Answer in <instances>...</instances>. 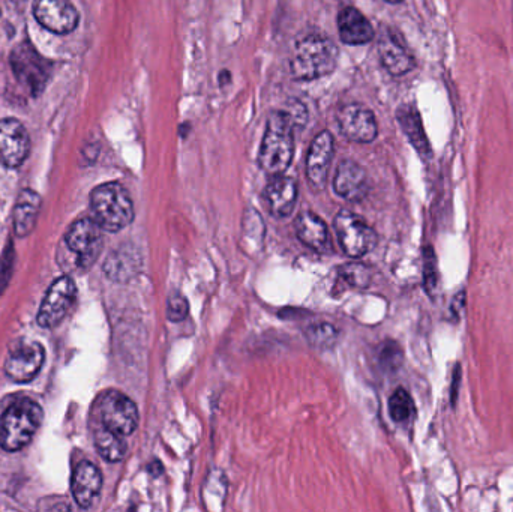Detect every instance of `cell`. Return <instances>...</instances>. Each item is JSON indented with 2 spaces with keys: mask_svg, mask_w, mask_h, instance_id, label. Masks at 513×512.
<instances>
[{
  "mask_svg": "<svg viewBox=\"0 0 513 512\" xmlns=\"http://www.w3.org/2000/svg\"><path fill=\"white\" fill-rule=\"evenodd\" d=\"M338 32L342 43L363 46L374 40L375 32L369 20L353 7L344 8L338 16Z\"/></svg>",
  "mask_w": 513,
  "mask_h": 512,
  "instance_id": "17",
  "label": "cell"
},
{
  "mask_svg": "<svg viewBox=\"0 0 513 512\" xmlns=\"http://www.w3.org/2000/svg\"><path fill=\"white\" fill-rule=\"evenodd\" d=\"M339 275L353 287L368 286L369 272L368 269L359 263H350L339 271Z\"/></svg>",
  "mask_w": 513,
  "mask_h": 512,
  "instance_id": "27",
  "label": "cell"
},
{
  "mask_svg": "<svg viewBox=\"0 0 513 512\" xmlns=\"http://www.w3.org/2000/svg\"><path fill=\"white\" fill-rule=\"evenodd\" d=\"M101 230L95 218H81L66 233V245L77 256L80 268L87 269L98 259L102 250Z\"/></svg>",
  "mask_w": 513,
  "mask_h": 512,
  "instance_id": "7",
  "label": "cell"
},
{
  "mask_svg": "<svg viewBox=\"0 0 513 512\" xmlns=\"http://www.w3.org/2000/svg\"><path fill=\"white\" fill-rule=\"evenodd\" d=\"M399 127L404 131L405 137L411 143L417 154L428 160L432 157L431 145L426 137L425 128H423L422 119L413 106H401L396 112Z\"/></svg>",
  "mask_w": 513,
  "mask_h": 512,
  "instance_id": "20",
  "label": "cell"
},
{
  "mask_svg": "<svg viewBox=\"0 0 513 512\" xmlns=\"http://www.w3.org/2000/svg\"><path fill=\"white\" fill-rule=\"evenodd\" d=\"M335 154V140L329 131H321L314 137L306 157V176L314 190L326 187L330 164Z\"/></svg>",
  "mask_w": 513,
  "mask_h": 512,
  "instance_id": "14",
  "label": "cell"
},
{
  "mask_svg": "<svg viewBox=\"0 0 513 512\" xmlns=\"http://www.w3.org/2000/svg\"><path fill=\"white\" fill-rule=\"evenodd\" d=\"M189 305L185 296L180 295L179 292L171 293L168 298L167 316L171 322H182L188 316Z\"/></svg>",
  "mask_w": 513,
  "mask_h": 512,
  "instance_id": "28",
  "label": "cell"
},
{
  "mask_svg": "<svg viewBox=\"0 0 513 512\" xmlns=\"http://www.w3.org/2000/svg\"><path fill=\"white\" fill-rule=\"evenodd\" d=\"M384 2H387V4H401V2H404V0H384Z\"/></svg>",
  "mask_w": 513,
  "mask_h": 512,
  "instance_id": "32",
  "label": "cell"
},
{
  "mask_svg": "<svg viewBox=\"0 0 513 512\" xmlns=\"http://www.w3.org/2000/svg\"><path fill=\"white\" fill-rule=\"evenodd\" d=\"M335 193L348 202H360L368 196L369 181L365 169L356 161L344 160L333 178Z\"/></svg>",
  "mask_w": 513,
  "mask_h": 512,
  "instance_id": "15",
  "label": "cell"
},
{
  "mask_svg": "<svg viewBox=\"0 0 513 512\" xmlns=\"http://www.w3.org/2000/svg\"><path fill=\"white\" fill-rule=\"evenodd\" d=\"M77 287L69 277H60L51 284L45 293L44 301L38 311V325L42 328H54L62 322L68 314L69 308L74 304Z\"/></svg>",
  "mask_w": 513,
  "mask_h": 512,
  "instance_id": "9",
  "label": "cell"
},
{
  "mask_svg": "<svg viewBox=\"0 0 513 512\" xmlns=\"http://www.w3.org/2000/svg\"><path fill=\"white\" fill-rule=\"evenodd\" d=\"M33 14L42 28L57 35L71 34L80 20L71 0H36Z\"/></svg>",
  "mask_w": 513,
  "mask_h": 512,
  "instance_id": "12",
  "label": "cell"
},
{
  "mask_svg": "<svg viewBox=\"0 0 513 512\" xmlns=\"http://www.w3.org/2000/svg\"><path fill=\"white\" fill-rule=\"evenodd\" d=\"M11 68L15 79L29 92L32 97H38L44 91L50 77V64L45 61L36 49L29 43H21L12 50Z\"/></svg>",
  "mask_w": 513,
  "mask_h": 512,
  "instance_id": "5",
  "label": "cell"
},
{
  "mask_svg": "<svg viewBox=\"0 0 513 512\" xmlns=\"http://www.w3.org/2000/svg\"><path fill=\"white\" fill-rule=\"evenodd\" d=\"M90 206L96 223L107 232H120L134 220L131 197L117 182H107L96 187L90 194Z\"/></svg>",
  "mask_w": 513,
  "mask_h": 512,
  "instance_id": "3",
  "label": "cell"
},
{
  "mask_svg": "<svg viewBox=\"0 0 513 512\" xmlns=\"http://www.w3.org/2000/svg\"><path fill=\"white\" fill-rule=\"evenodd\" d=\"M459 374H461V370H459V367H456L455 373H453V388H452L453 403H455L456 395H458Z\"/></svg>",
  "mask_w": 513,
  "mask_h": 512,
  "instance_id": "31",
  "label": "cell"
},
{
  "mask_svg": "<svg viewBox=\"0 0 513 512\" xmlns=\"http://www.w3.org/2000/svg\"><path fill=\"white\" fill-rule=\"evenodd\" d=\"M101 419L104 427L120 436H129L138 425L137 406L122 392H107L101 401Z\"/></svg>",
  "mask_w": 513,
  "mask_h": 512,
  "instance_id": "10",
  "label": "cell"
},
{
  "mask_svg": "<svg viewBox=\"0 0 513 512\" xmlns=\"http://www.w3.org/2000/svg\"><path fill=\"white\" fill-rule=\"evenodd\" d=\"M339 52L332 40L312 34L294 44L290 58L291 77L297 82H311L329 76L338 65Z\"/></svg>",
  "mask_w": 513,
  "mask_h": 512,
  "instance_id": "1",
  "label": "cell"
},
{
  "mask_svg": "<svg viewBox=\"0 0 513 512\" xmlns=\"http://www.w3.org/2000/svg\"><path fill=\"white\" fill-rule=\"evenodd\" d=\"M39 208H41V197L38 194L33 193L32 190H24L20 194L14 209V230L17 236L26 238L32 232Z\"/></svg>",
  "mask_w": 513,
  "mask_h": 512,
  "instance_id": "22",
  "label": "cell"
},
{
  "mask_svg": "<svg viewBox=\"0 0 513 512\" xmlns=\"http://www.w3.org/2000/svg\"><path fill=\"white\" fill-rule=\"evenodd\" d=\"M306 338L312 346L318 347V349H329L336 343L338 332L329 323H318V325L306 329Z\"/></svg>",
  "mask_w": 513,
  "mask_h": 512,
  "instance_id": "26",
  "label": "cell"
},
{
  "mask_svg": "<svg viewBox=\"0 0 513 512\" xmlns=\"http://www.w3.org/2000/svg\"><path fill=\"white\" fill-rule=\"evenodd\" d=\"M380 362L386 370H398L402 364V350L396 343H384L381 347Z\"/></svg>",
  "mask_w": 513,
  "mask_h": 512,
  "instance_id": "29",
  "label": "cell"
},
{
  "mask_svg": "<svg viewBox=\"0 0 513 512\" xmlns=\"http://www.w3.org/2000/svg\"><path fill=\"white\" fill-rule=\"evenodd\" d=\"M267 208L276 218H285L293 212L297 199V185L287 176H273L272 182L264 190Z\"/></svg>",
  "mask_w": 513,
  "mask_h": 512,
  "instance_id": "18",
  "label": "cell"
},
{
  "mask_svg": "<svg viewBox=\"0 0 513 512\" xmlns=\"http://www.w3.org/2000/svg\"><path fill=\"white\" fill-rule=\"evenodd\" d=\"M378 56L392 76H405L414 68L413 56L390 34H384L378 41Z\"/></svg>",
  "mask_w": 513,
  "mask_h": 512,
  "instance_id": "19",
  "label": "cell"
},
{
  "mask_svg": "<svg viewBox=\"0 0 513 512\" xmlns=\"http://www.w3.org/2000/svg\"><path fill=\"white\" fill-rule=\"evenodd\" d=\"M333 227L342 251L351 259L365 256L377 244V235L374 230L353 212H338L333 221Z\"/></svg>",
  "mask_w": 513,
  "mask_h": 512,
  "instance_id": "6",
  "label": "cell"
},
{
  "mask_svg": "<svg viewBox=\"0 0 513 512\" xmlns=\"http://www.w3.org/2000/svg\"><path fill=\"white\" fill-rule=\"evenodd\" d=\"M138 265H140V259H138L137 253L123 247L116 253L110 254L107 262H105L104 269L105 274L111 280L128 281L129 278L138 274Z\"/></svg>",
  "mask_w": 513,
  "mask_h": 512,
  "instance_id": "23",
  "label": "cell"
},
{
  "mask_svg": "<svg viewBox=\"0 0 513 512\" xmlns=\"http://www.w3.org/2000/svg\"><path fill=\"white\" fill-rule=\"evenodd\" d=\"M41 407L30 398L14 401L0 419V448L15 452L32 440L42 422Z\"/></svg>",
  "mask_w": 513,
  "mask_h": 512,
  "instance_id": "4",
  "label": "cell"
},
{
  "mask_svg": "<svg viewBox=\"0 0 513 512\" xmlns=\"http://www.w3.org/2000/svg\"><path fill=\"white\" fill-rule=\"evenodd\" d=\"M425 283L426 287L434 289L437 284V262H435L434 251L431 248L425 254Z\"/></svg>",
  "mask_w": 513,
  "mask_h": 512,
  "instance_id": "30",
  "label": "cell"
},
{
  "mask_svg": "<svg viewBox=\"0 0 513 512\" xmlns=\"http://www.w3.org/2000/svg\"><path fill=\"white\" fill-rule=\"evenodd\" d=\"M296 233L300 242L318 253L329 248V232L326 223L312 212H303L296 220Z\"/></svg>",
  "mask_w": 513,
  "mask_h": 512,
  "instance_id": "21",
  "label": "cell"
},
{
  "mask_svg": "<svg viewBox=\"0 0 513 512\" xmlns=\"http://www.w3.org/2000/svg\"><path fill=\"white\" fill-rule=\"evenodd\" d=\"M44 347L36 341L20 340L12 344L5 361V373L17 383H27L44 364Z\"/></svg>",
  "mask_w": 513,
  "mask_h": 512,
  "instance_id": "8",
  "label": "cell"
},
{
  "mask_svg": "<svg viewBox=\"0 0 513 512\" xmlns=\"http://www.w3.org/2000/svg\"><path fill=\"white\" fill-rule=\"evenodd\" d=\"M30 151V139L26 128L17 119L0 121V163L3 166H21Z\"/></svg>",
  "mask_w": 513,
  "mask_h": 512,
  "instance_id": "13",
  "label": "cell"
},
{
  "mask_svg": "<svg viewBox=\"0 0 513 512\" xmlns=\"http://www.w3.org/2000/svg\"><path fill=\"white\" fill-rule=\"evenodd\" d=\"M102 475L95 464L83 461L75 467L72 475V494L81 508H90L101 493Z\"/></svg>",
  "mask_w": 513,
  "mask_h": 512,
  "instance_id": "16",
  "label": "cell"
},
{
  "mask_svg": "<svg viewBox=\"0 0 513 512\" xmlns=\"http://www.w3.org/2000/svg\"><path fill=\"white\" fill-rule=\"evenodd\" d=\"M339 131L354 143H371L377 139L378 125L374 113L360 104H347L338 110Z\"/></svg>",
  "mask_w": 513,
  "mask_h": 512,
  "instance_id": "11",
  "label": "cell"
},
{
  "mask_svg": "<svg viewBox=\"0 0 513 512\" xmlns=\"http://www.w3.org/2000/svg\"><path fill=\"white\" fill-rule=\"evenodd\" d=\"M294 121L288 112L270 115L258 152V164L269 176L282 175L290 167L294 154Z\"/></svg>",
  "mask_w": 513,
  "mask_h": 512,
  "instance_id": "2",
  "label": "cell"
},
{
  "mask_svg": "<svg viewBox=\"0 0 513 512\" xmlns=\"http://www.w3.org/2000/svg\"><path fill=\"white\" fill-rule=\"evenodd\" d=\"M389 413L393 421L404 424L410 421L416 413L413 398L405 389L399 388L389 398Z\"/></svg>",
  "mask_w": 513,
  "mask_h": 512,
  "instance_id": "25",
  "label": "cell"
},
{
  "mask_svg": "<svg viewBox=\"0 0 513 512\" xmlns=\"http://www.w3.org/2000/svg\"><path fill=\"white\" fill-rule=\"evenodd\" d=\"M122 437L111 431L110 428H99L95 433L96 449L105 460L111 461V463L123 460L126 455V442Z\"/></svg>",
  "mask_w": 513,
  "mask_h": 512,
  "instance_id": "24",
  "label": "cell"
}]
</instances>
